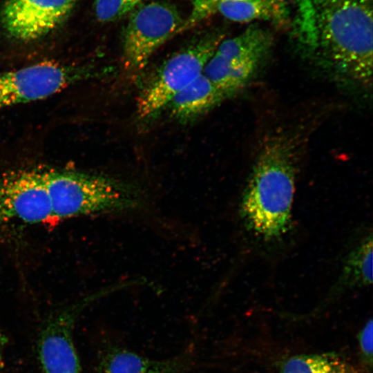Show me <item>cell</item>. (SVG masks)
Wrapping results in <instances>:
<instances>
[{
  "label": "cell",
  "instance_id": "1",
  "mask_svg": "<svg viewBox=\"0 0 373 373\" xmlns=\"http://www.w3.org/2000/svg\"><path fill=\"white\" fill-rule=\"evenodd\" d=\"M300 56L340 84L372 80L373 0H276Z\"/></svg>",
  "mask_w": 373,
  "mask_h": 373
},
{
  "label": "cell",
  "instance_id": "2",
  "mask_svg": "<svg viewBox=\"0 0 373 373\" xmlns=\"http://www.w3.org/2000/svg\"><path fill=\"white\" fill-rule=\"evenodd\" d=\"M304 135L301 130L278 128L259 149L241 212L249 227L265 239L278 238L288 229Z\"/></svg>",
  "mask_w": 373,
  "mask_h": 373
},
{
  "label": "cell",
  "instance_id": "3",
  "mask_svg": "<svg viewBox=\"0 0 373 373\" xmlns=\"http://www.w3.org/2000/svg\"><path fill=\"white\" fill-rule=\"evenodd\" d=\"M40 170L58 219L136 211L146 202L142 189L126 182L77 171Z\"/></svg>",
  "mask_w": 373,
  "mask_h": 373
},
{
  "label": "cell",
  "instance_id": "4",
  "mask_svg": "<svg viewBox=\"0 0 373 373\" xmlns=\"http://www.w3.org/2000/svg\"><path fill=\"white\" fill-rule=\"evenodd\" d=\"M223 39L224 35L218 30L207 32L167 59L137 98L138 118L146 119L157 115L179 92L201 75Z\"/></svg>",
  "mask_w": 373,
  "mask_h": 373
},
{
  "label": "cell",
  "instance_id": "5",
  "mask_svg": "<svg viewBox=\"0 0 373 373\" xmlns=\"http://www.w3.org/2000/svg\"><path fill=\"white\" fill-rule=\"evenodd\" d=\"M272 45L273 37L267 30L251 26L233 37L223 39L202 74L230 98L257 73Z\"/></svg>",
  "mask_w": 373,
  "mask_h": 373
},
{
  "label": "cell",
  "instance_id": "6",
  "mask_svg": "<svg viewBox=\"0 0 373 373\" xmlns=\"http://www.w3.org/2000/svg\"><path fill=\"white\" fill-rule=\"evenodd\" d=\"M184 22L171 4L153 1L138 6L131 13L123 32L125 68L133 72L142 70L159 47L182 32Z\"/></svg>",
  "mask_w": 373,
  "mask_h": 373
},
{
  "label": "cell",
  "instance_id": "7",
  "mask_svg": "<svg viewBox=\"0 0 373 373\" xmlns=\"http://www.w3.org/2000/svg\"><path fill=\"white\" fill-rule=\"evenodd\" d=\"M97 74L90 66L49 62L0 71V109L46 98Z\"/></svg>",
  "mask_w": 373,
  "mask_h": 373
},
{
  "label": "cell",
  "instance_id": "8",
  "mask_svg": "<svg viewBox=\"0 0 373 373\" xmlns=\"http://www.w3.org/2000/svg\"><path fill=\"white\" fill-rule=\"evenodd\" d=\"M53 217L40 169H19L0 178V225L35 224Z\"/></svg>",
  "mask_w": 373,
  "mask_h": 373
},
{
  "label": "cell",
  "instance_id": "9",
  "mask_svg": "<svg viewBox=\"0 0 373 373\" xmlns=\"http://www.w3.org/2000/svg\"><path fill=\"white\" fill-rule=\"evenodd\" d=\"M108 289L66 307L44 324L37 343L38 358L43 373H82L73 341V329L82 310Z\"/></svg>",
  "mask_w": 373,
  "mask_h": 373
},
{
  "label": "cell",
  "instance_id": "10",
  "mask_svg": "<svg viewBox=\"0 0 373 373\" xmlns=\"http://www.w3.org/2000/svg\"><path fill=\"white\" fill-rule=\"evenodd\" d=\"M78 1L6 0L0 15L1 23L15 39H37L61 25Z\"/></svg>",
  "mask_w": 373,
  "mask_h": 373
},
{
  "label": "cell",
  "instance_id": "11",
  "mask_svg": "<svg viewBox=\"0 0 373 373\" xmlns=\"http://www.w3.org/2000/svg\"><path fill=\"white\" fill-rule=\"evenodd\" d=\"M227 97L203 74L179 92L166 108L175 120L191 122L219 106Z\"/></svg>",
  "mask_w": 373,
  "mask_h": 373
},
{
  "label": "cell",
  "instance_id": "12",
  "mask_svg": "<svg viewBox=\"0 0 373 373\" xmlns=\"http://www.w3.org/2000/svg\"><path fill=\"white\" fill-rule=\"evenodd\" d=\"M280 373H360L358 370L334 353L299 354L282 364Z\"/></svg>",
  "mask_w": 373,
  "mask_h": 373
},
{
  "label": "cell",
  "instance_id": "13",
  "mask_svg": "<svg viewBox=\"0 0 373 373\" xmlns=\"http://www.w3.org/2000/svg\"><path fill=\"white\" fill-rule=\"evenodd\" d=\"M124 349H114L106 354L101 364L102 373H154L164 364Z\"/></svg>",
  "mask_w": 373,
  "mask_h": 373
},
{
  "label": "cell",
  "instance_id": "14",
  "mask_svg": "<svg viewBox=\"0 0 373 373\" xmlns=\"http://www.w3.org/2000/svg\"><path fill=\"white\" fill-rule=\"evenodd\" d=\"M216 12L238 22L269 19L276 15L274 0H222Z\"/></svg>",
  "mask_w": 373,
  "mask_h": 373
},
{
  "label": "cell",
  "instance_id": "15",
  "mask_svg": "<svg viewBox=\"0 0 373 373\" xmlns=\"http://www.w3.org/2000/svg\"><path fill=\"white\" fill-rule=\"evenodd\" d=\"M343 280L351 285H367L372 282V238L370 236L352 251L347 260Z\"/></svg>",
  "mask_w": 373,
  "mask_h": 373
},
{
  "label": "cell",
  "instance_id": "16",
  "mask_svg": "<svg viewBox=\"0 0 373 373\" xmlns=\"http://www.w3.org/2000/svg\"><path fill=\"white\" fill-rule=\"evenodd\" d=\"M142 1L95 0V15L101 22L113 21L134 10Z\"/></svg>",
  "mask_w": 373,
  "mask_h": 373
},
{
  "label": "cell",
  "instance_id": "17",
  "mask_svg": "<svg viewBox=\"0 0 373 373\" xmlns=\"http://www.w3.org/2000/svg\"><path fill=\"white\" fill-rule=\"evenodd\" d=\"M222 0H190L191 10L184 20L182 31L192 28L202 21L216 13L218 3Z\"/></svg>",
  "mask_w": 373,
  "mask_h": 373
},
{
  "label": "cell",
  "instance_id": "18",
  "mask_svg": "<svg viewBox=\"0 0 373 373\" xmlns=\"http://www.w3.org/2000/svg\"><path fill=\"white\" fill-rule=\"evenodd\" d=\"M372 320L370 319L358 335V343L364 359L370 365L372 361Z\"/></svg>",
  "mask_w": 373,
  "mask_h": 373
},
{
  "label": "cell",
  "instance_id": "19",
  "mask_svg": "<svg viewBox=\"0 0 373 373\" xmlns=\"http://www.w3.org/2000/svg\"><path fill=\"white\" fill-rule=\"evenodd\" d=\"M187 364L188 360L184 356L165 360L162 367L154 373H181L187 367Z\"/></svg>",
  "mask_w": 373,
  "mask_h": 373
}]
</instances>
